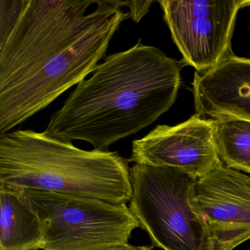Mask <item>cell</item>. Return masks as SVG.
<instances>
[{
    "label": "cell",
    "instance_id": "6da1fadb",
    "mask_svg": "<svg viewBox=\"0 0 250 250\" xmlns=\"http://www.w3.org/2000/svg\"><path fill=\"white\" fill-rule=\"evenodd\" d=\"M0 134L85 80L130 19L112 0H0Z\"/></svg>",
    "mask_w": 250,
    "mask_h": 250
},
{
    "label": "cell",
    "instance_id": "7a4b0ae2",
    "mask_svg": "<svg viewBox=\"0 0 250 250\" xmlns=\"http://www.w3.org/2000/svg\"><path fill=\"white\" fill-rule=\"evenodd\" d=\"M182 61L139 41L108 55L83 80L45 130L49 137L108 147L151 125L173 105L181 85Z\"/></svg>",
    "mask_w": 250,
    "mask_h": 250
},
{
    "label": "cell",
    "instance_id": "3957f363",
    "mask_svg": "<svg viewBox=\"0 0 250 250\" xmlns=\"http://www.w3.org/2000/svg\"><path fill=\"white\" fill-rule=\"evenodd\" d=\"M129 159L84 150L43 132L0 134V186L30 188L126 204L132 197Z\"/></svg>",
    "mask_w": 250,
    "mask_h": 250
},
{
    "label": "cell",
    "instance_id": "277c9868",
    "mask_svg": "<svg viewBox=\"0 0 250 250\" xmlns=\"http://www.w3.org/2000/svg\"><path fill=\"white\" fill-rule=\"evenodd\" d=\"M129 209L153 247L164 250H215L197 200L198 178L175 168L135 164L130 168Z\"/></svg>",
    "mask_w": 250,
    "mask_h": 250
},
{
    "label": "cell",
    "instance_id": "5b68a950",
    "mask_svg": "<svg viewBox=\"0 0 250 250\" xmlns=\"http://www.w3.org/2000/svg\"><path fill=\"white\" fill-rule=\"evenodd\" d=\"M8 188L40 220L43 250H109L128 244L133 230L140 227L126 204L35 188Z\"/></svg>",
    "mask_w": 250,
    "mask_h": 250
},
{
    "label": "cell",
    "instance_id": "8992f818",
    "mask_svg": "<svg viewBox=\"0 0 250 250\" xmlns=\"http://www.w3.org/2000/svg\"><path fill=\"white\" fill-rule=\"evenodd\" d=\"M164 20L182 54V62L197 72L216 68L234 55L231 40L235 20L247 0H161Z\"/></svg>",
    "mask_w": 250,
    "mask_h": 250
},
{
    "label": "cell",
    "instance_id": "52a82bcc",
    "mask_svg": "<svg viewBox=\"0 0 250 250\" xmlns=\"http://www.w3.org/2000/svg\"><path fill=\"white\" fill-rule=\"evenodd\" d=\"M130 162L175 168L197 178L222 165L214 141L213 119L200 115L175 126L160 125L132 143Z\"/></svg>",
    "mask_w": 250,
    "mask_h": 250
},
{
    "label": "cell",
    "instance_id": "ba28073f",
    "mask_svg": "<svg viewBox=\"0 0 250 250\" xmlns=\"http://www.w3.org/2000/svg\"><path fill=\"white\" fill-rule=\"evenodd\" d=\"M197 200L215 250H233L250 239V178L222 164L197 179Z\"/></svg>",
    "mask_w": 250,
    "mask_h": 250
},
{
    "label": "cell",
    "instance_id": "9c48e42d",
    "mask_svg": "<svg viewBox=\"0 0 250 250\" xmlns=\"http://www.w3.org/2000/svg\"><path fill=\"white\" fill-rule=\"evenodd\" d=\"M192 85L197 115L250 121V59L233 55L208 72L196 71Z\"/></svg>",
    "mask_w": 250,
    "mask_h": 250
},
{
    "label": "cell",
    "instance_id": "30bf717a",
    "mask_svg": "<svg viewBox=\"0 0 250 250\" xmlns=\"http://www.w3.org/2000/svg\"><path fill=\"white\" fill-rule=\"evenodd\" d=\"M42 241L36 213L12 189L0 186V250H42Z\"/></svg>",
    "mask_w": 250,
    "mask_h": 250
},
{
    "label": "cell",
    "instance_id": "8fae6325",
    "mask_svg": "<svg viewBox=\"0 0 250 250\" xmlns=\"http://www.w3.org/2000/svg\"><path fill=\"white\" fill-rule=\"evenodd\" d=\"M214 141L221 162L250 174V121L235 118L213 119Z\"/></svg>",
    "mask_w": 250,
    "mask_h": 250
},
{
    "label": "cell",
    "instance_id": "7c38bea8",
    "mask_svg": "<svg viewBox=\"0 0 250 250\" xmlns=\"http://www.w3.org/2000/svg\"><path fill=\"white\" fill-rule=\"evenodd\" d=\"M121 6L129 8L130 19L137 23L148 13L153 1H121Z\"/></svg>",
    "mask_w": 250,
    "mask_h": 250
},
{
    "label": "cell",
    "instance_id": "4fadbf2b",
    "mask_svg": "<svg viewBox=\"0 0 250 250\" xmlns=\"http://www.w3.org/2000/svg\"><path fill=\"white\" fill-rule=\"evenodd\" d=\"M153 246H134L126 244L109 250H153Z\"/></svg>",
    "mask_w": 250,
    "mask_h": 250
}]
</instances>
